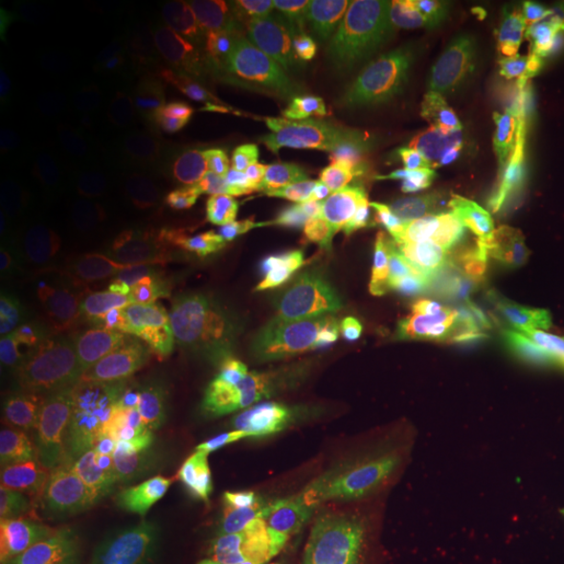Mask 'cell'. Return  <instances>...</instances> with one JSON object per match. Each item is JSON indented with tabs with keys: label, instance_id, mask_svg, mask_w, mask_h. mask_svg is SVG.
Returning a JSON list of instances; mask_svg holds the SVG:
<instances>
[{
	"label": "cell",
	"instance_id": "7a4b0ae2",
	"mask_svg": "<svg viewBox=\"0 0 564 564\" xmlns=\"http://www.w3.org/2000/svg\"><path fill=\"white\" fill-rule=\"evenodd\" d=\"M405 40L421 68L481 108L502 105L507 79L474 6L423 3L408 17Z\"/></svg>",
	"mask_w": 564,
	"mask_h": 564
},
{
	"label": "cell",
	"instance_id": "2e32d148",
	"mask_svg": "<svg viewBox=\"0 0 564 564\" xmlns=\"http://www.w3.org/2000/svg\"><path fill=\"white\" fill-rule=\"evenodd\" d=\"M58 484L32 449H13L3 463V512L13 531L40 539L58 518Z\"/></svg>",
	"mask_w": 564,
	"mask_h": 564
},
{
	"label": "cell",
	"instance_id": "f1b7e54d",
	"mask_svg": "<svg viewBox=\"0 0 564 564\" xmlns=\"http://www.w3.org/2000/svg\"><path fill=\"white\" fill-rule=\"evenodd\" d=\"M308 158H312V141H308L306 133H299V137H291L280 144H274L272 150H267L262 158L253 160L251 165L241 167L243 175H262V178H291L306 165Z\"/></svg>",
	"mask_w": 564,
	"mask_h": 564
},
{
	"label": "cell",
	"instance_id": "f546056e",
	"mask_svg": "<svg viewBox=\"0 0 564 564\" xmlns=\"http://www.w3.org/2000/svg\"><path fill=\"white\" fill-rule=\"evenodd\" d=\"M26 225V196L21 194L17 181L9 173L0 178V243L9 251L19 243Z\"/></svg>",
	"mask_w": 564,
	"mask_h": 564
},
{
	"label": "cell",
	"instance_id": "9a60e30c",
	"mask_svg": "<svg viewBox=\"0 0 564 564\" xmlns=\"http://www.w3.org/2000/svg\"><path fill=\"white\" fill-rule=\"evenodd\" d=\"M84 432L112 465H137L150 453V426L123 384L105 382L91 392Z\"/></svg>",
	"mask_w": 564,
	"mask_h": 564
},
{
	"label": "cell",
	"instance_id": "e0dca14e",
	"mask_svg": "<svg viewBox=\"0 0 564 564\" xmlns=\"http://www.w3.org/2000/svg\"><path fill=\"white\" fill-rule=\"evenodd\" d=\"M502 489L489 463L460 465L426 478L413 494V505L423 518L440 525L474 523L491 507L494 494Z\"/></svg>",
	"mask_w": 564,
	"mask_h": 564
},
{
	"label": "cell",
	"instance_id": "ba28073f",
	"mask_svg": "<svg viewBox=\"0 0 564 564\" xmlns=\"http://www.w3.org/2000/svg\"><path fill=\"white\" fill-rule=\"evenodd\" d=\"M400 194L405 202L421 204L423 209L434 212L455 232H460L465 241H470L476 249L489 253H546L531 236H525L518 225L507 220L499 209H494L489 202L476 196L470 188L457 186V183H440L432 175L405 173L400 178Z\"/></svg>",
	"mask_w": 564,
	"mask_h": 564
},
{
	"label": "cell",
	"instance_id": "8992f818",
	"mask_svg": "<svg viewBox=\"0 0 564 564\" xmlns=\"http://www.w3.org/2000/svg\"><path fill=\"white\" fill-rule=\"evenodd\" d=\"M474 11L507 79L564 76V3L560 0H484Z\"/></svg>",
	"mask_w": 564,
	"mask_h": 564
},
{
	"label": "cell",
	"instance_id": "8fae6325",
	"mask_svg": "<svg viewBox=\"0 0 564 564\" xmlns=\"http://www.w3.org/2000/svg\"><path fill=\"white\" fill-rule=\"evenodd\" d=\"M337 272L333 246L308 230H291L270 270L274 306L299 319L319 316L333 301Z\"/></svg>",
	"mask_w": 564,
	"mask_h": 564
},
{
	"label": "cell",
	"instance_id": "7c38bea8",
	"mask_svg": "<svg viewBox=\"0 0 564 564\" xmlns=\"http://www.w3.org/2000/svg\"><path fill=\"white\" fill-rule=\"evenodd\" d=\"M178 546L188 564H243L262 552L264 531L249 510L199 499L181 512Z\"/></svg>",
	"mask_w": 564,
	"mask_h": 564
},
{
	"label": "cell",
	"instance_id": "4316f807",
	"mask_svg": "<svg viewBox=\"0 0 564 564\" xmlns=\"http://www.w3.org/2000/svg\"><path fill=\"white\" fill-rule=\"evenodd\" d=\"M306 108H303L301 100H285L278 105L270 116L262 118L253 129L246 133V139L241 141V152H238V171L246 165H251L253 160H259L267 150H272L274 144L280 141L299 137V133H306Z\"/></svg>",
	"mask_w": 564,
	"mask_h": 564
},
{
	"label": "cell",
	"instance_id": "836d02e7",
	"mask_svg": "<svg viewBox=\"0 0 564 564\" xmlns=\"http://www.w3.org/2000/svg\"><path fill=\"white\" fill-rule=\"evenodd\" d=\"M562 564H564V562H562Z\"/></svg>",
	"mask_w": 564,
	"mask_h": 564
},
{
	"label": "cell",
	"instance_id": "1f68e13d",
	"mask_svg": "<svg viewBox=\"0 0 564 564\" xmlns=\"http://www.w3.org/2000/svg\"><path fill=\"white\" fill-rule=\"evenodd\" d=\"M91 564H108V562H91Z\"/></svg>",
	"mask_w": 564,
	"mask_h": 564
},
{
	"label": "cell",
	"instance_id": "5b68a950",
	"mask_svg": "<svg viewBox=\"0 0 564 564\" xmlns=\"http://www.w3.org/2000/svg\"><path fill=\"white\" fill-rule=\"evenodd\" d=\"M306 369L324 394L356 408L390 403L405 377L403 356L361 333L319 335L308 345Z\"/></svg>",
	"mask_w": 564,
	"mask_h": 564
},
{
	"label": "cell",
	"instance_id": "ffe728a7",
	"mask_svg": "<svg viewBox=\"0 0 564 564\" xmlns=\"http://www.w3.org/2000/svg\"><path fill=\"white\" fill-rule=\"evenodd\" d=\"M518 552L544 564L564 562V486L523 491L514 510Z\"/></svg>",
	"mask_w": 564,
	"mask_h": 564
},
{
	"label": "cell",
	"instance_id": "ac0fdd59",
	"mask_svg": "<svg viewBox=\"0 0 564 564\" xmlns=\"http://www.w3.org/2000/svg\"><path fill=\"white\" fill-rule=\"evenodd\" d=\"M253 253V232L241 215L204 220L183 241L181 259L202 280H225L246 270Z\"/></svg>",
	"mask_w": 564,
	"mask_h": 564
},
{
	"label": "cell",
	"instance_id": "277c9868",
	"mask_svg": "<svg viewBox=\"0 0 564 564\" xmlns=\"http://www.w3.org/2000/svg\"><path fill=\"white\" fill-rule=\"evenodd\" d=\"M329 246L345 278L384 291L413 264V230L405 199L379 188L352 196L335 225Z\"/></svg>",
	"mask_w": 564,
	"mask_h": 564
},
{
	"label": "cell",
	"instance_id": "5bb4252c",
	"mask_svg": "<svg viewBox=\"0 0 564 564\" xmlns=\"http://www.w3.org/2000/svg\"><path fill=\"white\" fill-rule=\"evenodd\" d=\"M144 340L167 382L186 392H209L220 382V361L192 324L167 314H150Z\"/></svg>",
	"mask_w": 564,
	"mask_h": 564
},
{
	"label": "cell",
	"instance_id": "7402d4cb",
	"mask_svg": "<svg viewBox=\"0 0 564 564\" xmlns=\"http://www.w3.org/2000/svg\"><path fill=\"white\" fill-rule=\"evenodd\" d=\"M512 379V390L518 394L523 429L546 436L564 440V379L552 371H528Z\"/></svg>",
	"mask_w": 564,
	"mask_h": 564
},
{
	"label": "cell",
	"instance_id": "4dcf8cb0",
	"mask_svg": "<svg viewBox=\"0 0 564 564\" xmlns=\"http://www.w3.org/2000/svg\"><path fill=\"white\" fill-rule=\"evenodd\" d=\"M556 183H560V186L564 188V165H562V171H560V175H556Z\"/></svg>",
	"mask_w": 564,
	"mask_h": 564
},
{
	"label": "cell",
	"instance_id": "d4e9b609",
	"mask_svg": "<svg viewBox=\"0 0 564 564\" xmlns=\"http://www.w3.org/2000/svg\"><path fill=\"white\" fill-rule=\"evenodd\" d=\"M384 295L394 312L400 314V319L411 329H419V333H440V329L449 327L455 319H460L468 312L470 303H474L463 299H449V295L413 291V288L400 285L394 280L384 288Z\"/></svg>",
	"mask_w": 564,
	"mask_h": 564
},
{
	"label": "cell",
	"instance_id": "d6a6232c",
	"mask_svg": "<svg viewBox=\"0 0 564 564\" xmlns=\"http://www.w3.org/2000/svg\"><path fill=\"white\" fill-rule=\"evenodd\" d=\"M562 447H564V440H562Z\"/></svg>",
	"mask_w": 564,
	"mask_h": 564
},
{
	"label": "cell",
	"instance_id": "d6986e66",
	"mask_svg": "<svg viewBox=\"0 0 564 564\" xmlns=\"http://www.w3.org/2000/svg\"><path fill=\"white\" fill-rule=\"evenodd\" d=\"M165 262V246L154 232L121 228L100 238L91 251V267L105 285L133 291L158 278Z\"/></svg>",
	"mask_w": 564,
	"mask_h": 564
},
{
	"label": "cell",
	"instance_id": "30bf717a",
	"mask_svg": "<svg viewBox=\"0 0 564 564\" xmlns=\"http://www.w3.org/2000/svg\"><path fill=\"white\" fill-rule=\"evenodd\" d=\"M512 144L525 165L556 181L564 165V76L512 82Z\"/></svg>",
	"mask_w": 564,
	"mask_h": 564
},
{
	"label": "cell",
	"instance_id": "3957f363",
	"mask_svg": "<svg viewBox=\"0 0 564 564\" xmlns=\"http://www.w3.org/2000/svg\"><path fill=\"white\" fill-rule=\"evenodd\" d=\"M523 429L510 377L474 373L442 392L429 415V434L444 455L465 465L489 463Z\"/></svg>",
	"mask_w": 564,
	"mask_h": 564
},
{
	"label": "cell",
	"instance_id": "cb8c5ba5",
	"mask_svg": "<svg viewBox=\"0 0 564 564\" xmlns=\"http://www.w3.org/2000/svg\"><path fill=\"white\" fill-rule=\"evenodd\" d=\"M102 162L121 181H154L165 171L167 150L152 133L116 131L105 139Z\"/></svg>",
	"mask_w": 564,
	"mask_h": 564
},
{
	"label": "cell",
	"instance_id": "6da1fadb",
	"mask_svg": "<svg viewBox=\"0 0 564 564\" xmlns=\"http://www.w3.org/2000/svg\"><path fill=\"white\" fill-rule=\"evenodd\" d=\"M384 97L392 126L423 160L484 188L502 186L505 139L481 105L421 66L394 70Z\"/></svg>",
	"mask_w": 564,
	"mask_h": 564
},
{
	"label": "cell",
	"instance_id": "44dd1931",
	"mask_svg": "<svg viewBox=\"0 0 564 564\" xmlns=\"http://www.w3.org/2000/svg\"><path fill=\"white\" fill-rule=\"evenodd\" d=\"M491 470L499 484H520L528 489L539 486H564V447L562 442L520 429L494 460Z\"/></svg>",
	"mask_w": 564,
	"mask_h": 564
},
{
	"label": "cell",
	"instance_id": "603a6c76",
	"mask_svg": "<svg viewBox=\"0 0 564 564\" xmlns=\"http://www.w3.org/2000/svg\"><path fill=\"white\" fill-rule=\"evenodd\" d=\"M394 282L413 288V291L474 301L478 288L484 285V272L463 257L434 253V257L413 262L405 272H400L398 278H394Z\"/></svg>",
	"mask_w": 564,
	"mask_h": 564
},
{
	"label": "cell",
	"instance_id": "83f0119b",
	"mask_svg": "<svg viewBox=\"0 0 564 564\" xmlns=\"http://www.w3.org/2000/svg\"><path fill=\"white\" fill-rule=\"evenodd\" d=\"M51 32L63 51L70 55H100L108 51L110 32L100 19L84 11H55L51 17Z\"/></svg>",
	"mask_w": 564,
	"mask_h": 564
},
{
	"label": "cell",
	"instance_id": "484cf974",
	"mask_svg": "<svg viewBox=\"0 0 564 564\" xmlns=\"http://www.w3.org/2000/svg\"><path fill=\"white\" fill-rule=\"evenodd\" d=\"M51 343L26 322H6L0 327V371L3 379H26L51 361Z\"/></svg>",
	"mask_w": 564,
	"mask_h": 564
},
{
	"label": "cell",
	"instance_id": "4fadbf2b",
	"mask_svg": "<svg viewBox=\"0 0 564 564\" xmlns=\"http://www.w3.org/2000/svg\"><path fill=\"white\" fill-rule=\"evenodd\" d=\"M192 474L194 481L207 491H251L267 474V447L249 429H215L196 442Z\"/></svg>",
	"mask_w": 564,
	"mask_h": 564
},
{
	"label": "cell",
	"instance_id": "9c48e42d",
	"mask_svg": "<svg viewBox=\"0 0 564 564\" xmlns=\"http://www.w3.org/2000/svg\"><path fill=\"white\" fill-rule=\"evenodd\" d=\"M390 123L384 87H379L369 68H345L327 84L322 95V126L340 158L371 160L384 147Z\"/></svg>",
	"mask_w": 564,
	"mask_h": 564
},
{
	"label": "cell",
	"instance_id": "52a82bcc",
	"mask_svg": "<svg viewBox=\"0 0 564 564\" xmlns=\"http://www.w3.org/2000/svg\"><path fill=\"white\" fill-rule=\"evenodd\" d=\"M314 478L329 510L345 523L384 518L400 497L398 474L377 447L348 434H333L314 453Z\"/></svg>",
	"mask_w": 564,
	"mask_h": 564
}]
</instances>
